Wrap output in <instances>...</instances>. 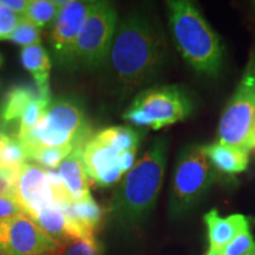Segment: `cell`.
I'll return each instance as SVG.
<instances>
[{
  "instance_id": "cell-10",
  "label": "cell",
  "mask_w": 255,
  "mask_h": 255,
  "mask_svg": "<svg viewBox=\"0 0 255 255\" xmlns=\"http://www.w3.org/2000/svg\"><path fill=\"white\" fill-rule=\"evenodd\" d=\"M59 244L26 214L0 220V252L7 255L55 253Z\"/></svg>"
},
{
  "instance_id": "cell-7",
  "label": "cell",
  "mask_w": 255,
  "mask_h": 255,
  "mask_svg": "<svg viewBox=\"0 0 255 255\" xmlns=\"http://www.w3.org/2000/svg\"><path fill=\"white\" fill-rule=\"evenodd\" d=\"M255 141V50L251 52L234 94L219 124V141L250 152Z\"/></svg>"
},
{
  "instance_id": "cell-19",
  "label": "cell",
  "mask_w": 255,
  "mask_h": 255,
  "mask_svg": "<svg viewBox=\"0 0 255 255\" xmlns=\"http://www.w3.org/2000/svg\"><path fill=\"white\" fill-rule=\"evenodd\" d=\"M62 208L84 231L95 235L96 229L101 225L102 218H103V210L92 199V196L89 199L77 201V202H71Z\"/></svg>"
},
{
  "instance_id": "cell-32",
  "label": "cell",
  "mask_w": 255,
  "mask_h": 255,
  "mask_svg": "<svg viewBox=\"0 0 255 255\" xmlns=\"http://www.w3.org/2000/svg\"><path fill=\"white\" fill-rule=\"evenodd\" d=\"M242 255H255V246L252 248L251 251H248L247 253H245V254H242Z\"/></svg>"
},
{
  "instance_id": "cell-37",
  "label": "cell",
  "mask_w": 255,
  "mask_h": 255,
  "mask_svg": "<svg viewBox=\"0 0 255 255\" xmlns=\"http://www.w3.org/2000/svg\"><path fill=\"white\" fill-rule=\"evenodd\" d=\"M254 148H255V141H254Z\"/></svg>"
},
{
  "instance_id": "cell-30",
  "label": "cell",
  "mask_w": 255,
  "mask_h": 255,
  "mask_svg": "<svg viewBox=\"0 0 255 255\" xmlns=\"http://www.w3.org/2000/svg\"><path fill=\"white\" fill-rule=\"evenodd\" d=\"M19 214H24V212L17 201L12 197L0 196V220Z\"/></svg>"
},
{
  "instance_id": "cell-12",
  "label": "cell",
  "mask_w": 255,
  "mask_h": 255,
  "mask_svg": "<svg viewBox=\"0 0 255 255\" xmlns=\"http://www.w3.org/2000/svg\"><path fill=\"white\" fill-rule=\"evenodd\" d=\"M122 152L98 139L94 133L82 151L88 176L100 187H111L120 182L126 175L120 164Z\"/></svg>"
},
{
  "instance_id": "cell-9",
  "label": "cell",
  "mask_w": 255,
  "mask_h": 255,
  "mask_svg": "<svg viewBox=\"0 0 255 255\" xmlns=\"http://www.w3.org/2000/svg\"><path fill=\"white\" fill-rule=\"evenodd\" d=\"M14 200L27 216L47 207L71 203L58 174L27 162L18 171Z\"/></svg>"
},
{
  "instance_id": "cell-27",
  "label": "cell",
  "mask_w": 255,
  "mask_h": 255,
  "mask_svg": "<svg viewBox=\"0 0 255 255\" xmlns=\"http://www.w3.org/2000/svg\"><path fill=\"white\" fill-rule=\"evenodd\" d=\"M255 246V239L251 228H246L239 233L229 244L226 245L218 255H242Z\"/></svg>"
},
{
  "instance_id": "cell-8",
  "label": "cell",
  "mask_w": 255,
  "mask_h": 255,
  "mask_svg": "<svg viewBox=\"0 0 255 255\" xmlns=\"http://www.w3.org/2000/svg\"><path fill=\"white\" fill-rule=\"evenodd\" d=\"M117 24V12L113 4L91 1L73 50L72 66L79 64L85 69L97 70L105 65Z\"/></svg>"
},
{
  "instance_id": "cell-29",
  "label": "cell",
  "mask_w": 255,
  "mask_h": 255,
  "mask_svg": "<svg viewBox=\"0 0 255 255\" xmlns=\"http://www.w3.org/2000/svg\"><path fill=\"white\" fill-rule=\"evenodd\" d=\"M17 177L18 171L0 169V196H7L14 199Z\"/></svg>"
},
{
  "instance_id": "cell-34",
  "label": "cell",
  "mask_w": 255,
  "mask_h": 255,
  "mask_svg": "<svg viewBox=\"0 0 255 255\" xmlns=\"http://www.w3.org/2000/svg\"><path fill=\"white\" fill-rule=\"evenodd\" d=\"M40 255H55V253H46V254H40Z\"/></svg>"
},
{
  "instance_id": "cell-1",
  "label": "cell",
  "mask_w": 255,
  "mask_h": 255,
  "mask_svg": "<svg viewBox=\"0 0 255 255\" xmlns=\"http://www.w3.org/2000/svg\"><path fill=\"white\" fill-rule=\"evenodd\" d=\"M167 44L163 33L142 14H130L117 24L107 64L122 94L150 84L163 68Z\"/></svg>"
},
{
  "instance_id": "cell-23",
  "label": "cell",
  "mask_w": 255,
  "mask_h": 255,
  "mask_svg": "<svg viewBox=\"0 0 255 255\" xmlns=\"http://www.w3.org/2000/svg\"><path fill=\"white\" fill-rule=\"evenodd\" d=\"M51 101H52L51 100V92H49V94H40L39 92V96L28 105L20 121H19L18 131L17 135H15L19 141H21L36 127V124L39 122L41 116L49 107Z\"/></svg>"
},
{
  "instance_id": "cell-25",
  "label": "cell",
  "mask_w": 255,
  "mask_h": 255,
  "mask_svg": "<svg viewBox=\"0 0 255 255\" xmlns=\"http://www.w3.org/2000/svg\"><path fill=\"white\" fill-rule=\"evenodd\" d=\"M55 255H103V248L96 237L81 238L59 245Z\"/></svg>"
},
{
  "instance_id": "cell-4",
  "label": "cell",
  "mask_w": 255,
  "mask_h": 255,
  "mask_svg": "<svg viewBox=\"0 0 255 255\" xmlns=\"http://www.w3.org/2000/svg\"><path fill=\"white\" fill-rule=\"evenodd\" d=\"M92 136L82 104L64 97L51 101L39 122L20 142L27 154L39 148L83 149Z\"/></svg>"
},
{
  "instance_id": "cell-14",
  "label": "cell",
  "mask_w": 255,
  "mask_h": 255,
  "mask_svg": "<svg viewBox=\"0 0 255 255\" xmlns=\"http://www.w3.org/2000/svg\"><path fill=\"white\" fill-rule=\"evenodd\" d=\"M203 221L208 231L209 250L208 253L218 255L226 245L229 244L239 233L250 228L247 216L242 214H232L222 218L218 209L209 210L203 216Z\"/></svg>"
},
{
  "instance_id": "cell-24",
  "label": "cell",
  "mask_w": 255,
  "mask_h": 255,
  "mask_svg": "<svg viewBox=\"0 0 255 255\" xmlns=\"http://www.w3.org/2000/svg\"><path fill=\"white\" fill-rule=\"evenodd\" d=\"M75 149L71 146H62V148H39L27 152V158L32 159L38 165L45 169L58 168L60 163L65 159Z\"/></svg>"
},
{
  "instance_id": "cell-28",
  "label": "cell",
  "mask_w": 255,
  "mask_h": 255,
  "mask_svg": "<svg viewBox=\"0 0 255 255\" xmlns=\"http://www.w3.org/2000/svg\"><path fill=\"white\" fill-rule=\"evenodd\" d=\"M21 15H18L0 4V40H6L18 26Z\"/></svg>"
},
{
  "instance_id": "cell-35",
  "label": "cell",
  "mask_w": 255,
  "mask_h": 255,
  "mask_svg": "<svg viewBox=\"0 0 255 255\" xmlns=\"http://www.w3.org/2000/svg\"><path fill=\"white\" fill-rule=\"evenodd\" d=\"M0 255H7V254H5V253H2V252H0Z\"/></svg>"
},
{
  "instance_id": "cell-31",
  "label": "cell",
  "mask_w": 255,
  "mask_h": 255,
  "mask_svg": "<svg viewBox=\"0 0 255 255\" xmlns=\"http://www.w3.org/2000/svg\"><path fill=\"white\" fill-rule=\"evenodd\" d=\"M0 4L15 14L23 15L26 11L28 1L26 0H0Z\"/></svg>"
},
{
  "instance_id": "cell-18",
  "label": "cell",
  "mask_w": 255,
  "mask_h": 255,
  "mask_svg": "<svg viewBox=\"0 0 255 255\" xmlns=\"http://www.w3.org/2000/svg\"><path fill=\"white\" fill-rule=\"evenodd\" d=\"M39 96L36 89L25 85H18L12 88L5 95L1 107H0V119L2 123L9 124L20 121L27 107Z\"/></svg>"
},
{
  "instance_id": "cell-36",
  "label": "cell",
  "mask_w": 255,
  "mask_h": 255,
  "mask_svg": "<svg viewBox=\"0 0 255 255\" xmlns=\"http://www.w3.org/2000/svg\"><path fill=\"white\" fill-rule=\"evenodd\" d=\"M207 255H215V254H212V253H207Z\"/></svg>"
},
{
  "instance_id": "cell-26",
  "label": "cell",
  "mask_w": 255,
  "mask_h": 255,
  "mask_svg": "<svg viewBox=\"0 0 255 255\" xmlns=\"http://www.w3.org/2000/svg\"><path fill=\"white\" fill-rule=\"evenodd\" d=\"M6 40L13 41L14 44L23 47L37 45V44H41V30L30 23L27 19L21 17L18 26Z\"/></svg>"
},
{
  "instance_id": "cell-15",
  "label": "cell",
  "mask_w": 255,
  "mask_h": 255,
  "mask_svg": "<svg viewBox=\"0 0 255 255\" xmlns=\"http://www.w3.org/2000/svg\"><path fill=\"white\" fill-rule=\"evenodd\" d=\"M82 151L83 149H75L60 163L57 171L71 202H77L91 197L89 176L82 158Z\"/></svg>"
},
{
  "instance_id": "cell-20",
  "label": "cell",
  "mask_w": 255,
  "mask_h": 255,
  "mask_svg": "<svg viewBox=\"0 0 255 255\" xmlns=\"http://www.w3.org/2000/svg\"><path fill=\"white\" fill-rule=\"evenodd\" d=\"M65 2L55 0H32L28 1L26 11L21 17L27 19L40 30L43 27H52Z\"/></svg>"
},
{
  "instance_id": "cell-13",
  "label": "cell",
  "mask_w": 255,
  "mask_h": 255,
  "mask_svg": "<svg viewBox=\"0 0 255 255\" xmlns=\"http://www.w3.org/2000/svg\"><path fill=\"white\" fill-rule=\"evenodd\" d=\"M30 218L59 245L75 239L95 237L77 225L60 206H51Z\"/></svg>"
},
{
  "instance_id": "cell-5",
  "label": "cell",
  "mask_w": 255,
  "mask_h": 255,
  "mask_svg": "<svg viewBox=\"0 0 255 255\" xmlns=\"http://www.w3.org/2000/svg\"><path fill=\"white\" fill-rule=\"evenodd\" d=\"M219 171L203 152L202 145L184 148L175 164L169 214L180 219L195 207L218 178Z\"/></svg>"
},
{
  "instance_id": "cell-17",
  "label": "cell",
  "mask_w": 255,
  "mask_h": 255,
  "mask_svg": "<svg viewBox=\"0 0 255 255\" xmlns=\"http://www.w3.org/2000/svg\"><path fill=\"white\" fill-rule=\"evenodd\" d=\"M21 64L36 82L37 90L40 94L50 92V73L52 64L47 51L41 44L23 47L20 51Z\"/></svg>"
},
{
  "instance_id": "cell-22",
  "label": "cell",
  "mask_w": 255,
  "mask_h": 255,
  "mask_svg": "<svg viewBox=\"0 0 255 255\" xmlns=\"http://www.w3.org/2000/svg\"><path fill=\"white\" fill-rule=\"evenodd\" d=\"M95 136L117 150L126 151L138 148L142 135L131 127H109L95 133Z\"/></svg>"
},
{
  "instance_id": "cell-2",
  "label": "cell",
  "mask_w": 255,
  "mask_h": 255,
  "mask_svg": "<svg viewBox=\"0 0 255 255\" xmlns=\"http://www.w3.org/2000/svg\"><path fill=\"white\" fill-rule=\"evenodd\" d=\"M168 143L157 138L124 175L110 201V215L121 228L138 227L157 201L167 167Z\"/></svg>"
},
{
  "instance_id": "cell-33",
  "label": "cell",
  "mask_w": 255,
  "mask_h": 255,
  "mask_svg": "<svg viewBox=\"0 0 255 255\" xmlns=\"http://www.w3.org/2000/svg\"><path fill=\"white\" fill-rule=\"evenodd\" d=\"M2 60H4V59H2V56L0 55V66H1V64H2Z\"/></svg>"
},
{
  "instance_id": "cell-21",
  "label": "cell",
  "mask_w": 255,
  "mask_h": 255,
  "mask_svg": "<svg viewBox=\"0 0 255 255\" xmlns=\"http://www.w3.org/2000/svg\"><path fill=\"white\" fill-rule=\"evenodd\" d=\"M27 159L26 150L17 137L0 130V169L19 171Z\"/></svg>"
},
{
  "instance_id": "cell-11",
  "label": "cell",
  "mask_w": 255,
  "mask_h": 255,
  "mask_svg": "<svg viewBox=\"0 0 255 255\" xmlns=\"http://www.w3.org/2000/svg\"><path fill=\"white\" fill-rule=\"evenodd\" d=\"M91 1H66L52 25L50 41L57 60L72 66L73 50L88 17Z\"/></svg>"
},
{
  "instance_id": "cell-6",
  "label": "cell",
  "mask_w": 255,
  "mask_h": 255,
  "mask_svg": "<svg viewBox=\"0 0 255 255\" xmlns=\"http://www.w3.org/2000/svg\"><path fill=\"white\" fill-rule=\"evenodd\" d=\"M193 108V101L183 88L162 85L139 91L124 111L123 120L135 127L159 130L187 119Z\"/></svg>"
},
{
  "instance_id": "cell-3",
  "label": "cell",
  "mask_w": 255,
  "mask_h": 255,
  "mask_svg": "<svg viewBox=\"0 0 255 255\" xmlns=\"http://www.w3.org/2000/svg\"><path fill=\"white\" fill-rule=\"evenodd\" d=\"M169 27L177 50L196 72L216 76L221 69V40L196 6L186 0L167 2Z\"/></svg>"
},
{
  "instance_id": "cell-16",
  "label": "cell",
  "mask_w": 255,
  "mask_h": 255,
  "mask_svg": "<svg viewBox=\"0 0 255 255\" xmlns=\"http://www.w3.org/2000/svg\"><path fill=\"white\" fill-rule=\"evenodd\" d=\"M203 152L216 170L223 174L234 175L245 171L248 168L250 152L233 148L220 142L202 145Z\"/></svg>"
}]
</instances>
